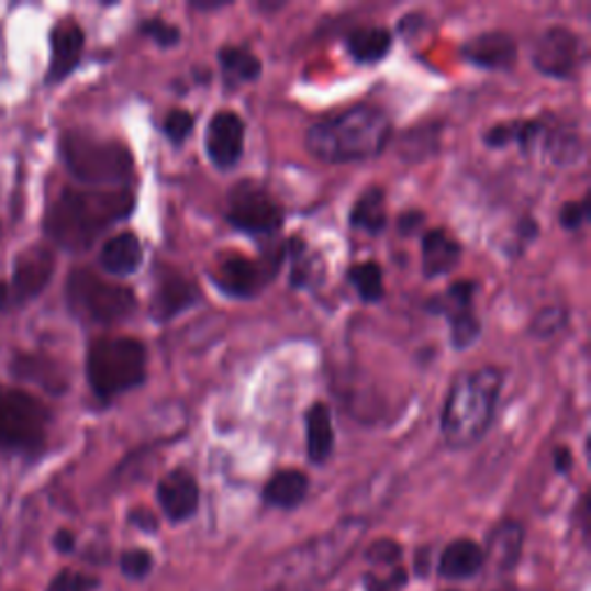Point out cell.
<instances>
[{
    "mask_svg": "<svg viewBox=\"0 0 591 591\" xmlns=\"http://www.w3.org/2000/svg\"><path fill=\"white\" fill-rule=\"evenodd\" d=\"M366 589L368 591H400L406 584V571L402 566L391 568L386 576H377V573H366Z\"/></svg>",
    "mask_w": 591,
    "mask_h": 591,
    "instance_id": "cell-39",
    "label": "cell"
},
{
    "mask_svg": "<svg viewBox=\"0 0 591 591\" xmlns=\"http://www.w3.org/2000/svg\"><path fill=\"white\" fill-rule=\"evenodd\" d=\"M504 372L499 368H479L453 381L442 406V437L450 448H467L486 437L499 398H502Z\"/></svg>",
    "mask_w": 591,
    "mask_h": 591,
    "instance_id": "cell-3",
    "label": "cell"
},
{
    "mask_svg": "<svg viewBox=\"0 0 591 591\" xmlns=\"http://www.w3.org/2000/svg\"><path fill=\"white\" fill-rule=\"evenodd\" d=\"M584 60L580 37L564 26L545 29L532 49V63L543 77L571 79Z\"/></svg>",
    "mask_w": 591,
    "mask_h": 591,
    "instance_id": "cell-12",
    "label": "cell"
},
{
    "mask_svg": "<svg viewBox=\"0 0 591 591\" xmlns=\"http://www.w3.org/2000/svg\"><path fill=\"white\" fill-rule=\"evenodd\" d=\"M462 58L483 70H509L517 60V42L511 33L486 31L462 44Z\"/></svg>",
    "mask_w": 591,
    "mask_h": 591,
    "instance_id": "cell-17",
    "label": "cell"
},
{
    "mask_svg": "<svg viewBox=\"0 0 591 591\" xmlns=\"http://www.w3.org/2000/svg\"><path fill=\"white\" fill-rule=\"evenodd\" d=\"M224 5H230V3H224V0H194V3H190V8L197 12H213V10H222Z\"/></svg>",
    "mask_w": 591,
    "mask_h": 591,
    "instance_id": "cell-44",
    "label": "cell"
},
{
    "mask_svg": "<svg viewBox=\"0 0 591 591\" xmlns=\"http://www.w3.org/2000/svg\"><path fill=\"white\" fill-rule=\"evenodd\" d=\"M192 130H194V116L186 109H171L163 121V132L174 146H180L186 140H190Z\"/></svg>",
    "mask_w": 591,
    "mask_h": 591,
    "instance_id": "cell-33",
    "label": "cell"
},
{
    "mask_svg": "<svg viewBox=\"0 0 591 591\" xmlns=\"http://www.w3.org/2000/svg\"><path fill=\"white\" fill-rule=\"evenodd\" d=\"M591 213V203L589 197L576 199V201H566L561 211H559V224L564 226L566 232H578L587 224Z\"/></svg>",
    "mask_w": 591,
    "mask_h": 591,
    "instance_id": "cell-35",
    "label": "cell"
},
{
    "mask_svg": "<svg viewBox=\"0 0 591 591\" xmlns=\"http://www.w3.org/2000/svg\"><path fill=\"white\" fill-rule=\"evenodd\" d=\"M308 490H310V479L303 471L282 469L278 473H272L268 483L264 486V502L268 506L291 511L303 504Z\"/></svg>",
    "mask_w": 591,
    "mask_h": 591,
    "instance_id": "cell-24",
    "label": "cell"
},
{
    "mask_svg": "<svg viewBox=\"0 0 591 591\" xmlns=\"http://www.w3.org/2000/svg\"><path fill=\"white\" fill-rule=\"evenodd\" d=\"M349 285L356 289L363 303H379L386 293L383 287V270L377 261H360L354 264L347 272Z\"/></svg>",
    "mask_w": 591,
    "mask_h": 591,
    "instance_id": "cell-30",
    "label": "cell"
},
{
    "mask_svg": "<svg viewBox=\"0 0 591 591\" xmlns=\"http://www.w3.org/2000/svg\"><path fill=\"white\" fill-rule=\"evenodd\" d=\"M144 261V247L142 241L132 232H123L111 236L100 253L102 268L113 278H127L132 272L140 270Z\"/></svg>",
    "mask_w": 591,
    "mask_h": 591,
    "instance_id": "cell-20",
    "label": "cell"
},
{
    "mask_svg": "<svg viewBox=\"0 0 591 591\" xmlns=\"http://www.w3.org/2000/svg\"><path fill=\"white\" fill-rule=\"evenodd\" d=\"M132 211L134 194L127 188H65L44 215V232L56 245L79 253Z\"/></svg>",
    "mask_w": 591,
    "mask_h": 591,
    "instance_id": "cell-1",
    "label": "cell"
},
{
    "mask_svg": "<svg viewBox=\"0 0 591 591\" xmlns=\"http://www.w3.org/2000/svg\"><path fill=\"white\" fill-rule=\"evenodd\" d=\"M148 354L134 337L102 335L93 339L86 356V377L100 400L119 398L146 381Z\"/></svg>",
    "mask_w": 591,
    "mask_h": 591,
    "instance_id": "cell-6",
    "label": "cell"
},
{
    "mask_svg": "<svg viewBox=\"0 0 591 591\" xmlns=\"http://www.w3.org/2000/svg\"><path fill=\"white\" fill-rule=\"evenodd\" d=\"M52 414L26 391L0 386V450L37 453L47 444Z\"/></svg>",
    "mask_w": 591,
    "mask_h": 591,
    "instance_id": "cell-8",
    "label": "cell"
},
{
    "mask_svg": "<svg viewBox=\"0 0 591 591\" xmlns=\"http://www.w3.org/2000/svg\"><path fill=\"white\" fill-rule=\"evenodd\" d=\"M203 146H207L209 160L218 169H234L245 148V123L238 113L230 109L215 111L209 121Z\"/></svg>",
    "mask_w": 591,
    "mask_h": 591,
    "instance_id": "cell-13",
    "label": "cell"
},
{
    "mask_svg": "<svg viewBox=\"0 0 591 591\" xmlns=\"http://www.w3.org/2000/svg\"><path fill=\"white\" fill-rule=\"evenodd\" d=\"M553 465H555V471L559 473H568V469L573 467V456H571V450H568L566 446H557L553 450Z\"/></svg>",
    "mask_w": 591,
    "mask_h": 591,
    "instance_id": "cell-42",
    "label": "cell"
},
{
    "mask_svg": "<svg viewBox=\"0 0 591 591\" xmlns=\"http://www.w3.org/2000/svg\"><path fill=\"white\" fill-rule=\"evenodd\" d=\"M65 299L79 320L90 324H119L136 310V296L130 287L104 280L88 268L70 272Z\"/></svg>",
    "mask_w": 591,
    "mask_h": 591,
    "instance_id": "cell-7",
    "label": "cell"
},
{
    "mask_svg": "<svg viewBox=\"0 0 591 591\" xmlns=\"http://www.w3.org/2000/svg\"><path fill=\"white\" fill-rule=\"evenodd\" d=\"M12 291H10V285L0 282V312H5L10 305H12Z\"/></svg>",
    "mask_w": 591,
    "mask_h": 591,
    "instance_id": "cell-45",
    "label": "cell"
},
{
    "mask_svg": "<svg viewBox=\"0 0 591 591\" xmlns=\"http://www.w3.org/2000/svg\"><path fill=\"white\" fill-rule=\"evenodd\" d=\"M130 522H132V525L134 527H140L142 532H157V520H155V515L150 513V511H146V509H136V511H132L130 513Z\"/></svg>",
    "mask_w": 591,
    "mask_h": 591,
    "instance_id": "cell-41",
    "label": "cell"
},
{
    "mask_svg": "<svg viewBox=\"0 0 591 591\" xmlns=\"http://www.w3.org/2000/svg\"><path fill=\"white\" fill-rule=\"evenodd\" d=\"M140 31L144 37L153 40L157 47H163V49H171V47H176V44H180V29L176 24H169V21H165L160 16L144 19Z\"/></svg>",
    "mask_w": 591,
    "mask_h": 591,
    "instance_id": "cell-32",
    "label": "cell"
},
{
    "mask_svg": "<svg viewBox=\"0 0 591 591\" xmlns=\"http://www.w3.org/2000/svg\"><path fill=\"white\" fill-rule=\"evenodd\" d=\"M347 52L360 65L381 63L393 49V33L386 26H358L347 35Z\"/></svg>",
    "mask_w": 591,
    "mask_h": 591,
    "instance_id": "cell-25",
    "label": "cell"
},
{
    "mask_svg": "<svg viewBox=\"0 0 591 591\" xmlns=\"http://www.w3.org/2000/svg\"><path fill=\"white\" fill-rule=\"evenodd\" d=\"M224 218L243 234L268 238L282 230L285 209L257 180H241L226 192Z\"/></svg>",
    "mask_w": 591,
    "mask_h": 591,
    "instance_id": "cell-9",
    "label": "cell"
},
{
    "mask_svg": "<svg viewBox=\"0 0 591 591\" xmlns=\"http://www.w3.org/2000/svg\"><path fill=\"white\" fill-rule=\"evenodd\" d=\"M363 532H366V522L363 520L349 517L339 522L335 529L301 545V548L291 550L280 561H276L270 582L278 589H301L328 578L356 548Z\"/></svg>",
    "mask_w": 591,
    "mask_h": 591,
    "instance_id": "cell-4",
    "label": "cell"
},
{
    "mask_svg": "<svg viewBox=\"0 0 591 591\" xmlns=\"http://www.w3.org/2000/svg\"><path fill=\"white\" fill-rule=\"evenodd\" d=\"M199 289L197 285L180 276L176 270H165L160 278H157V285L153 289V299H150V314L155 322L167 324L176 320L178 314L188 312L199 303Z\"/></svg>",
    "mask_w": 591,
    "mask_h": 591,
    "instance_id": "cell-15",
    "label": "cell"
},
{
    "mask_svg": "<svg viewBox=\"0 0 591 591\" xmlns=\"http://www.w3.org/2000/svg\"><path fill=\"white\" fill-rule=\"evenodd\" d=\"M393 123L381 107L360 102L326 113L305 132V148L326 165H349L377 157L391 140Z\"/></svg>",
    "mask_w": 591,
    "mask_h": 591,
    "instance_id": "cell-2",
    "label": "cell"
},
{
    "mask_svg": "<svg viewBox=\"0 0 591 591\" xmlns=\"http://www.w3.org/2000/svg\"><path fill=\"white\" fill-rule=\"evenodd\" d=\"M56 268V259L47 245H31L19 253L12 270V301H31L49 285Z\"/></svg>",
    "mask_w": 591,
    "mask_h": 591,
    "instance_id": "cell-14",
    "label": "cell"
},
{
    "mask_svg": "<svg viewBox=\"0 0 591 591\" xmlns=\"http://www.w3.org/2000/svg\"><path fill=\"white\" fill-rule=\"evenodd\" d=\"M421 253L425 278L435 280L448 276L450 270H456L462 259V245L446 230H430L421 238Z\"/></svg>",
    "mask_w": 591,
    "mask_h": 591,
    "instance_id": "cell-19",
    "label": "cell"
},
{
    "mask_svg": "<svg viewBox=\"0 0 591 591\" xmlns=\"http://www.w3.org/2000/svg\"><path fill=\"white\" fill-rule=\"evenodd\" d=\"M54 545H56L58 553H73L75 550V534L67 532V529H60L54 536Z\"/></svg>",
    "mask_w": 591,
    "mask_h": 591,
    "instance_id": "cell-43",
    "label": "cell"
},
{
    "mask_svg": "<svg viewBox=\"0 0 591 591\" xmlns=\"http://www.w3.org/2000/svg\"><path fill=\"white\" fill-rule=\"evenodd\" d=\"M86 35L75 19H63L52 31V58L47 67V81L58 83L79 65Z\"/></svg>",
    "mask_w": 591,
    "mask_h": 591,
    "instance_id": "cell-18",
    "label": "cell"
},
{
    "mask_svg": "<svg viewBox=\"0 0 591 591\" xmlns=\"http://www.w3.org/2000/svg\"><path fill=\"white\" fill-rule=\"evenodd\" d=\"M540 150L548 155L555 165H573L582 155V144L578 140L576 130L545 125Z\"/></svg>",
    "mask_w": 591,
    "mask_h": 591,
    "instance_id": "cell-29",
    "label": "cell"
},
{
    "mask_svg": "<svg viewBox=\"0 0 591 591\" xmlns=\"http://www.w3.org/2000/svg\"><path fill=\"white\" fill-rule=\"evenodd\" d=\"M280 261L282 253L259 261L243 255H226L218 259L211 280L222 293L230 296V299H255L270 282V278L276 276Z\"/></svg>",
    "mask_w": 591,
    "mask_h": 591,
    "instance_id": "cell-11",
    "label": "cell"
},
{
    "mask_svg": "<svg viewBox=\"0 0 591 591\" xmlns=\"http://www.w3.org/2000/svg\"><path fill=\"white\" fill-rule=\"evenodd\" d=\"M14 372H16L19 377L29 379V381H35V383L47 386V389L54 391V393L65 391L63 372H60L56 366H52V360H47V358L21 356V358L14 363Z\"/></svg>",
    "mask_w": 591,
    "mask_h": 591,
    "instance_id": "cell-31",
    "label": "cell"
},
{
    "mask_svg": "<svg viewBox=\"0 0 591 591\" xmlns=\"http://www.w3.org/2000/svg\"><path fill=\"white\" fill-rule=\"evenodd\" d=\"M349 224L354 230L363 232V234H381L386 230V224H389V213H386V192L381 188H368L363 192L354 209L349 213Z\"/></svg>",
    "mask_w": 591,
    "mask_h": 591,
    "instance_id": "cell-27",
    "label": "cell"
},
{
    "mask_svg": "<svg viewBox=\"0 0 591 591\" xmlns=\"http://www.w3.org/2000/svg\"><path fill=\"white\" fill-rule=\"evenodd\" d=\"M425 224V215L421 213V211H406V213H402L400 215V220H398V230H400V234L404 236H412L416 230H421V226Z\"/></svg>",
    "mask_w": 591,
    "mask_h": 591,
    "instance_id": "cell-40",
    "label": "cell"
},
{
    "mask_svg": "<svg viewBox=\"0 0 591 591\" xmlns=\"http://www.w3.org/2000/svg\"><path fill=\"white\" fill-rule=\"evenodd\" d=\"M522 543H525V529H522L520 522L504 520L490 532L483 555L490 557L499 571H513L522 555Z\"/></svg>",
    "mask_w": 591,
    "mask_h": 591,
    "instance_id": "cell-22",
    "label": "cell"
},
{
    "mask_svg": "<svg viewBox=\"0 0 591 591\" xmlns=\"http://www.w3.org/2000/svg\"><path fill=\"white\" fill-rule=\"evenodd\" d=\"M545 134V123L543 121H506V123H497L492 125L483 142L490 148H506V146H517L520 150H534L540 148Z\"/></svg>",
    "mask_w": 591,
    "mask_h": 591,
    "instance_id": "cell-26",
    "label": "cell"
},
{
    "mask_svg": "<svg viewBox=\"0 0 591 591\" xmlns=\"http://www.w3.org/2000/svg\"><path fill=\"white\" fill-rule=\"evenodd\" d=\"M305 442H308V458L314 465H324L335 448V427L331 409L324 402L310 404L305 414Z\"/></svg>",
    "mask_w": 591,
    "mask_h": 591,
    "instance_id": "cell-21",
    "label": "cell"
},
{
    "mask_svg": "<svg viewBox=\"0 0 591 591\" xmlns=\"http://www.w3.org/2000/svg\"><path fill=\"white\" fill-rule=\"evenodd\" d=\"M98 589V580L70 571V568H65L58 576H54V580L49 582L47 591H96Z\"/></svg>",
    "mask_w": 591,
    "mask_h": 591,
    "instance_id": "cell-37",
    "label": "cell"
},
{
    "mask_svg": "<svg viewBox=\"0 0 591 591\" xmlns=\"http://www.w3.org/2000/svg\"><path fill=\"white\" fill-rule=\"evenodd\" d=\"M366 559L372 564V566H383V568H395L400 566V559H402V550L400 545L395 540H389V538H379L375 540L368 553H366Z\"/></svg>",
    "mask_w": 591,
    "mask_h": 591,
    "instance_id": "cell-36",
    "label": "cell"
},
{
    "mask_svg": "<svg viewBox=\"0 0 591 591\" xmlns=\"http://www.w3.org/2000/svg\"><path fill=\"white\" fill-rule=\"evenodd\" d=\"M157 504L171 522L190 520L199 509V483L186 469H174L157 483Z\"/></svg>",
    "mask_w": 591,
    "mask_h": 591,
    "instance_id": "cell-16",
    "label": "cell"
},
{
    "mask_svg": "<svg viewBox=\"0 0 591 591\" xmlns=\"http://www.w3.org/2000/svg\"><path fill=\"white\" fill-rule=\"evenodd\" d=\"M60 157L67 171L88 188H123L134 171L125 144L83 130L63 132Z\"/></svg>",
    "mask_w": 591,
    "mask_h": 591,
    "instance_id": "cell-5",
    "label": "cell"
},
{
    "mask_svg": "<svg viewBox=\"0 0 591 591\" xmlns=\"http://www.w3.org/2000/svg\"><path fill=\"white\" fill-rule=\"evenodd\" d=\"M450 591H456V589H450Z\"/></svg>",
    "mask_w": 591,
    "mask_h": 591,
    "instance_id": "cell-46",
    "label": "cell"
},
{
    "mask_svg": "<svg viewBox=\"0 0 591 591\" xmlns=\"http://www.w3.org/2000/svg\"><path fill=\"white\" fill-rule=\"evenodd\" d=\"M218 63L222 77L230 86L249 83L261 75V60L255 56V52L243 47V44H226V47L218 52Z\"/></svg>",
    "mask_w": 591,
    "mask_h": 591,
    "instance_id": "cell-28",
    "label": "cell"
},
{
    "mask_svg": "<svg viewBox=\"0 0 591 591\" xmlns=\"http://www.w3.org/2000/svg\"><path fill=\"white\" fill-rule=\"evenodd\" d=\"M483 564H486V555L481 545L471 538H458L442 553L439 573L446 580H467L479 573Z\"/></svg>",
    "mask_w": 591,
    "mask_h": 591,
    "instance_id": "cell-23",
    "label": "cell"
},
{
    "mask_svg": "<svg viewBox=\"0 0 591 591\" xmlns=\"http://www.w3.org/2000/svg\"><path fill=\"white\" fill-rule=\"evenodd\" d=\"M479 285L473 280L453 282L437 299H432L425 310L435 316H446L450 326V343L456 349L471 347L481 337V322L473 312V296Z\"/></svg>",
    "mask_w": 591,
    "mask_h": 591,
    "instance_id": "cell-10",
    "label": "cell"
},
{
    "mask_svg": "<svg viewBox=\"0 0 591 591\" xmlns=\"http://www.w3.org/2000/svg\"><path fill=\"white\" fill-rule=\"evenodd\" d=\"M568 322V312L561 308H543L536 312V316L532 320V333L536 337H553L557 335Z\"/></svg>",
    "mask_w": 591,
    "mask_h": 591,
    "instance_id": "cell-34",
    "label": "cell"
},
{
    "mask_svg": "<svg viewBox=\"0 0 591 591\" xmlns=\"http://www.w3.org/2000/svg\"><path fill=\"white\" fill-rule=\"evenodd\" d=\"M153 568V555L146 550H127L121 555V571L130 580H144Z\"/></svg>",
    "mask_w": 591,
    "mask_h": 591,
    "instance_id": "cell-38",
    "label": "cell"
}]
</instances>
